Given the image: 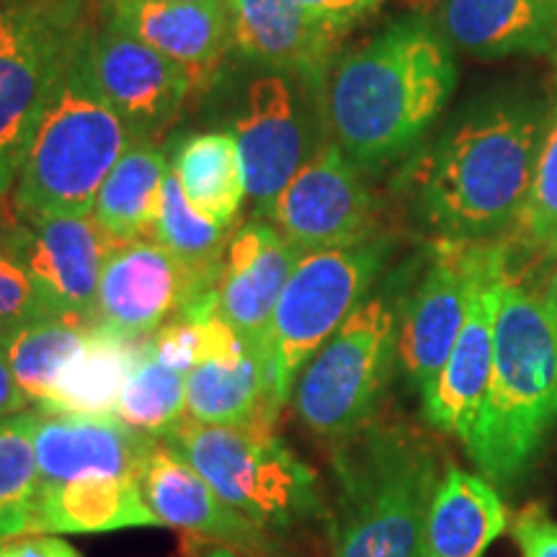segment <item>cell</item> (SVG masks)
I'll return each mask as SVG.
<instances>
[{
  "instance_id": "10",
  "label": "cell",
  "mask_w": 557,
  "mask_h": 557,
  "mask_svg": "<svg viewBox=\"0 0 557 557\" xmlns=\"http://www.w3.org/2000/svg\"><path fill=\"white\" fill-rule=\"evenodd\" d=\"M269 222L302 253L377 238V205L359 169L333 145L310 152L278 199Z\"/></svg>"
},
{
  "instance_id": "1",
  "label": "cell",
  "mask_w": 557,
  "mask_h": 557,
  "mask_svg": "<svg viewBox=\"0 0 557 557\" xmlns=\"http://www.w3.org/2000/svg\"><path fill=\"white\" fill-rule=\"evenodd\" d=\"M457 67L423 21H398L333 62L323 86L325 124L357 169L406 156L438 120Z\"/></svg>"
},
{
  "instance_id": "6",
  "label": "cell",
  "mask_w": 557,
  "mask_h": 557,
  "mask_svg": "<svg viewBox=\"0 0 557 557\" xmlns=\"http://www.w3.org/2000/svg\"><path fill=\"white\" fill-rule=\"evenodd\" d=\"M160 442L176 449L227 506L274 537L325 513L315 472L274 426H207L186 416Z\"/></svg>"
},
{
  "instance_id": "21",
  "label": "cell",
  "mask_w": 557,
  "mask_h": 557,
  "mask_svg": "<svg viewBox=\"0 0 557 557\" xmlns=\"http://www.w3.org/2000/svg\"><path fill=\"white\" fill-rule=\"evenodd\" d=\"M230 18L233 45L248 60L320 90L341 37L297 0H230Z\"/></svg>"
},
{
  "instance_id": "31",
  "label": "cell",
  "mask_w": 557,
  "mask_h": 557,
  "mask_svg": "<svg viewBox=\"0 0 557 557\" xmlns=\"http://www.w3.org/2000/svg\"><path fill=\"white\" fill-rule=\"evenodd\" d=\"M37 496L39 468L29 408L0 421V542L32 534Z\"/></svg>"
},
{
  "instance_id": "28",
  "label": "cell",
  "mask_w": 557,
  "mask_h": 557,
  "mask_svg": "<svg viewBox=\"0 0 557 557\" xmlns=\"http://www.w3.org/2000/svg\"><path fill=\"white\" fill-rule=\"evenodd\" d=\"M169 171V158L156 145H132L120 158V163L111 169L99 197H96V222L120 243L148 238L160 189H163Z\"/></svg>"
},
{
  "instance_id": "11",
  "label": "cell",
  "mask_w": 557,
  "mask_h": 557,
  "mask_svg": "<svg viewBox=\"0 0 557 557\" xmlns=\"http://www.w3.org/2000/svg\"><path fill=\"white\" fill-rule=\"evenodd\" d=\"M230 132L238 145L243 181L256 218L269 220L278 194L310 158L302 81L278 70H263L243 90Z\"/></svg>"
},
{
  "instance_id": "18",
  "label": "cell",
  "mask_w": 557,
  "mask_h": 557,
  "mask_svg": "<svg viewBox=\"0 0 557 557\" xmlns=\"http://www.w3.org/2000/svg\"><path fill=\"white\" fill-rule=\"evenodd\" d=\"M302 256L274 222L263 218L246 222L227 240L218 282V312L250 346L263 348L278 297Z\"/></svg>"
},
{
  "instance_id": "33",
  "label": "cell",
  "mask_w": 557,
  "mask_h": 557,
  "mask_svg": "<svg viewBox=\"0 0 557 557\" xmlns=\"http://www.w3.org/2000/svg\"><path fill=\"white\" fill-rule=\"evenodd\" d=\"M504 240L537 261L557 259V120L542 137L524 207Z\"/></svg>"
},
{
  "instance_id": "14",
  "label": "cell",
  "mask_w": 557,
  "mask_h": 557,
  "mask_svg": "<svg viewBox=\"0 0 557 557\" xmlns=\"http://www.w3.org/2000/svg\"><path fill=\"white\" fill-rule=\"evenodd\" d=\"M218 292L150 238L120 243L103 267L94 325L129 341L150 338L194 299Z\"/></svg>"
},
{
  "instance_id": "32",
  "label": "cell",
  "mask_w": 557,
  "mask_h": 557,
  "mask_svg": "<svg viewBox=\"0 0 557 557\" xmlns=\"http://www.w3.org/2000/svg\"><path fill=\"white\" fill-rule=\"evenodd\" d=\"M186 374L189 372L163 364L150 351L148 338L143 359L124 385L116 416L139 434L163 438L181 418H186Z\"/></svg>"
},
{
  "instance_id": "9",
  "label": "cell",
  "mask_w": 557,
  "mask_h": 557,
  "mask_svg": "<svg viewBox=\"0 0 557 557\" xmlns=\"http://www.w3.org/2000/svg\"><path fill=\"white\" fill-rule=\"evenodd\" d=\"M86 24L83 0L0 3V201L13 191L34 116Z\"/></svg>"
},
{
  "instance_id": "22",
  "label": "cell",
  "mask_w": 557,
  "mask_h": 557,
  "mask_svg": "<svg viewBox=\"0 0 557 557\" xmlns=\"http://www.w3.org/2000/svg\"><path fill=\"white\" fill-rule=\"evenodd\" d=\"M132 527H160L137 478L88 475L39 485L32 534H103Z\"/></svg>"
},
{
  "instance_id": "40",
  "label": "cell",
  "mask_w": 557,
  "mask_h": 557,
  "mask_svg": "<svg viewBox=\"0 0 557 557\" xmlns=\"http://www.w3.org/2000/svg\"><path fill=\"white\" fill-rule=\"evenodd\" d=\"M542 299H545V305L553 312L555 320H557V267L549 271V276L545 278V284H542Z\"/></svg>"
},
{
  "instance_id": "34",
  "label": "cell",
  "mask_w": 557,
  "mask_h": 557,
  "mask_svg": "<svg viewBox=\"0 0 557 557\" xmlns=\"http://www.w3.org/2000/svg\"><path fill=\"white\" fill-rule=\"evenodd\" d=\"M54 315L41 289L16 256L0 243V336L37 318Z\"/></svg>"
},
{
  "instance_id": "43",
  "label": "cell",
  "mask_w": 557,
  "mask_h": 557,
  "mask_svg": "<svg viewBox=\"0 0 557 557\" xmlns=\"http://www.w3.org/2000/svg\"><path fill=\"white\" fill-rule=\"evenodd\" d=\"M555 50H557V41H555Z\"/></svg>"
},
{
  "instance_id": "15",
  "label": "cell",
  "mask_w": 557,
  "mask_h": 557,
  "mask_svg": "<svg viewBox=\"0 0 557 557\" xmlns=\"http://www.w3.org/2000/svg\"><path fill=\"white\" fill-rule=\"evenodd\" d=\"M511 267L506 240L487 243L480 263L475 287L470 295L468 318L459 331L457 344L426 395L423 416L442 434L459 438L468 447L472 429L491 387L493 357H496V310L500 278Z\"/></svg>"
},
{
  "instance_id": "41",
  "label": "cell",
  "mask_w": 557,
  "mask_h": 557,
  "mask_svg": "<svg viewBox=\"0 0 557 557\" xmlns=\"http://www.w3.org/2000/svg\"><path fill=\"white\" fill-rule=\"evenodd\" d=\"M181 3H197V5H209V9H230L227 0H181Z\"/></svg>"
},
{
  "instance_id": "19",
  "label": "cell",
  "mask_w": 557,
  "mask_h": 557,
  "mask_svg": "<svg viewBox=\"0 0 557 557\" xmlns=\"http://www.w3.org/2000/svg\"><path fill=\"white\" fill-rule=\"evenodd\" d=\"M32 413L39 485H60L88 475L139 480L145 459L158 442L116 416H73L41 408H32Z\"/></svg>"
},
{
  "instance_id": "26",
  "label": "cell",
  "mask_w": 557,
  "mask_h": 557,
  "mask_svg": "<svg viewBox=\"0 0 557 557\" xmlns=\"http://www.w3.org/2000/svg\"><path fill=\"white\" fill-rule=\"evenodd\" d=\"M186 416L207 426H274L267 359L250 348L238 361L205 359L186 374Z\"/></svg>"
},
{
  "instance_id": "44",
  "label": "cell",
  "mask_w": 557,
  "mask_h": 557,
  "mask_svg": "<svg viewBox=\"0 0 557 557\" xmlns=\"http://www.w3.org/2000/svg\"><path fill=\"white\" fill-rule=\"evenodd\" d=\"M227 5H230V0H227Z\"/></svg>"
},
{
  "instance_id": "13",
  "label": "cell",
  "mask_w": 557,
  "mask_h": 557,
  "mask_svg": "<svg viewBox=\"0 0 557 557\" xmlns=\"http://www.w3.org/2000/svg\"><path fill=\"white\" fill-rule=\"evenodd\" d=\"M0 243L24 263L54 315L94 325L103 267L120 246L94 214L18 220Z\"/></svg>"
},
{
  "instance_id": "37",
  "label": "cell",
  "mask_w": 557,
  "mask_h": 557,
  "mask_svg": "<svg viewBox=\"0 0 557 557\" xmlns=\"http://www.w3.org/2000/svg\"><path fill=\"white\" fill-rule=\"evenodd\" d=\"M0 557H83L70 542L54 534H26L0 542Z\"/></svg>"
},
{
  "instance_id": "39",
  "label": "cell",
  "mask_w": 557,
  "mask_h": 557,
  "mask_svg": "<svg viewBox=\"0 0 557 557\" xmlns=\"http://www.w3.org/2000/svg\"><path fill=\"white\" fill-rule=\"evenodd\" d=\"M186 557H263L256 553H248V549L225 545V542H207V540H194L186 537Z\"/></svg>"
},
{
  "instance_id": "5",
  "label": "cell",
  "mask_w": 557,
  "mask_h": 557,
  "mask_svg": "<svg viewBox=\"0 0 557 557\" xmlns=\"http://www.w3.org/2000/svg\"><path fill=\"white\" fill-rule=\"evenodd\" d=\"M557 421V320L511 267L500 278L491 387L468 455L493 485H511Z\"/></svg>"
},
{
  "instance_id": "2",
  "label": "cell",
  "mask_w": 557,
  "mask_h": 557,
  "mask_svg": "<svg viewBox=\"0 0 557 557\" xmlns=\"http://www.w3.org/2000/svg\"><path fill=\"white\" fill-rule=\"evenodd\" d=\"M537 152V116L487 109L418 158L416 212L438 240H504L524 207Z\"/></svg>"
},
{
  "instance_id": "7",
  "label": "cell",
  "mask_w": 557,
  "mask_h": 557,
  "mask_svg": "<svg viewBox=\"0 0 557 557\" xmlns=\"http://www.w3.org/2000/svg\"><path fill=\"white\" fill-rule=\"evenodd\" d=\"M400 308L367 297L299 374L292 406L312 436L341 444L369 426L398 361Z\"/></svg>"
},
{
  "instance_id": "4",
  "label": "cell",
  "mask_w": 557,
  "mask_h": 557,
  "mask_svg": "<svg viewBox=\"0 0 557 557\" xmlns=\"http://www.w3.org/2000/svg\"><path fill=\"white\" fill-rule=\"evenodd\" d=\"M438 459L406 423L372 421L333 451L331 557H426Z\"/></svg>"
},
{
  "instance_id": "24",
  "label": "cell",
  "mask_w": 557,
  "mask_h": 557,
  "mask_svg": "<svg viewBox=\"0 0 557 557\" xmlns=\"http://www.w3.org/2000/svg\"><path fill=\"white\" fill-rule=\"evenodd\" d=\"M508 527L498 487L480 472L447 468L429 513L426 557H485Z\"/></svg>"
},
{
  "instance_id": "3",
  "label": "cell",
  "mask_w": 557,
  "mask_h": 557,
  "mask_svg": "<svg viewBox=\"0 0 557 557\" xmlns=\"http://www.w3.org/2000/svg\"><path fill=\"white\" fill-rule=\"evenodd\" d=\"M90 26L67 47L21 150L13 181L18 220L94 214L103 181L137 132L103 99L88 62Z\"/></svg>"
},
{
  "instance_id": "27",
  "label": "cell",
  "mask_w": 557,
  "mask_h": 557,
  "mask_svg": "<svg viewBox=\"0 0 557 557\" xmlns=\"http://www.w3.org/2000/svg\"><path fill=\"white\" fill-rule=\"evenodd\" d=\"M171 171L199 212L233 230L243 201L248 199L233 132L186 135L173 150Z\"/></svg>"
},
{
  "instance_id": "17",
  "label": "cell",
  "mask_w": 557,
  "mask_h": 557,
  "mask_svg": "<svg viewBox=\"0 0 557 557\" xmlns=\"http://www.w3.org/2000/svg\"><path fill=\"white\" fill-rule=\"evenodd\" d=\"M139 485L160 524L178 529L184 537L225 542L263 557H282L278 537L227 506L214 487L160 438L145 459Z\"/></svg>"
},
{
  "instance_id": "8",
  "label": "cell",
  "mask_w": 557,
  "mask_h": 557,
  "mask_svg": "<svg viewBox=\"0 0 557 557\" xmlns=\"http://www.w3.org/2000/svg\"><path fill=\"white\" fill-rule=\"evenodd\" d=\"M385 259L387 243L372 238L357 246L312 250L297 261L261 348L278 410L292 400L308 361L364 302Z\"/></svg>"
},
{
  "instance_id": "29",
  "label": "cell",
  "mask_w": 557,
  "mask_h": 557,
  "mask_svg": "<svg viewBox=\"0 0 557 557\" xmlns=\"http://www.w3.org/2000/svg\"><path fill=\"white\" fill-rule=\"evenodd\" d=\"M227 233L230 227L218 225L191 205L189 197L181 189L176 173L169 171L163 189H160L148 238L176 256L201 282L218 287L222 256H225L227 248Z\"/></svg>"
},
{
  "instance_id": "36",
  "label": "cell",
  "mask_w": 557,
  "mask_h": 557,
  "mask_svg": "<svg viewBox=\"0 0 557 557\" xmlns=\"http://www.w3.org/2000/svg\"><path fill=\"white\" fill-rule=\"evenodd\" d=\"M310 16H315L320 24L329 26L338 37L351 32L359 21L372 16L385 0H297Z\"/></svg>"
},
{
  "instance_id": "16",
  "label": "cell",
  "mask_w": 557,
  "mask_h": 557,
  "mask_svg": "<svg viewBox=\"0 0 557 557\" xmlns=\"http://www.w3.org/2000/svg\"><path fill=\"white\" fill-rule=\"evenodd\" d=\"M88 62L103 99L143 143L169 127L197 88L176 60L107 24L88 34Z\"/></svg>"
},
{
  "instance_id": "23",
  "label": "cell",
  "mask_w": 557,
  "mask_h": 557,
  "mask_svg": "<svg viewBox=\"0 0 557 557\" xmlns=\"http://www.w3.org/2000/svg\"><path fill=\"white\" fill-rule=\"evenodd\" d=\"M442 26L478 58L547 52L557 41V0H444Z\"/></svg>"
},
{
  "instance_id": "38",
  "label": "cell",
  "mask_w": 557,
  "mask_h": 557,
  "mask_svg": "<svg viewBox=\"0 0 557 557\" xmlns=\"http://www.w3.org/2000/svg\"><path fill=\"white\" fill-rule=\"evenodd\" d=\"M29 408L32 403L26 400V395L21 393L16 377H13L9 357H5L3 338H0V421H3V418L24 413V410Z\"/></svg>"
},
{
  "instance_id": "20",
  "label": "cell",
  "mask_w": 557,
  "mask_h": 557,
  "mask_svg": "<svg viewBox=\"0 0 557 557\" xmlns=\"http://www.w3.org/2000/svg\"><path fill=\"white\" fill-rule=\"evenodd\" d=\"M99 21L176 60L205 83L233 47L230 9L181 0H99Z\"/></svg>"
},
{
  "instance_id": "30",
  "label": "cell",
  "mask_w": 557,
  "mask_h": 557,
  "mask_svg": "<svg viewBox=\"0 0 557 557\" xmlns=\"http://www.w3.org/2000/svg\"><path fill=\"white\" fill-rule=\"evenodd\" d=\"M90 323L47 315L3 333V346L21 393L37 408L58 380L65 364L86 344Z\"/></svg>"
},
{
  "instance_id": "25",
  "label": "cell",
  "mask_w": 557,
  "mask_h": 557,
  "mask_svg": "<svg viewBox=\"0 0 557 557\" xmlns=\"http://www.w3.org/2000/svg\"><path fill=\"white\" fill-rule=\"evenodd\" d=\"M148 338L129 341L90 325L86 344L58 374L41 410L114 418L129 374L143 359ZM120 418V416H116Z\"/></svg>"
},
{
  "instance_id": "35",
  "label": "cell",
  "mask_w": 557,
  "mask_h": 557,
  "mask_svg": "<svg viewBox=\"0 0 557 557\" xmlns=\"http://www.w3.org/2000/svg\"><path fill=\"white\" fill-rule=\"evenodd\" d=\"M513 540L521 557H557V521L545 506L529 504L513 517Z\"/></svg>"
},
{
  "instance_id": "12",
  "label": "cell",
  "mask_w": 557,
  "mask_h": 557,
  "mask_svg": "<svg viewBox=\"0 0 557 557\" xmlns=\"http://www.w3.org/2000/svg\"><path fill=\"white\" fill-rule=\"evenodd\" d=\"M487 243L438 240L426 274L400 312L398 364L421 398L457 344Z\"/></svg>"
},
{
  "instance_id": "42",
  "label": "cell",
  "mask_w": 557,
  "mask_h": 557,
  "mask_svg": "<svg viewBox=\"0 0 557 557\" xmlns=\"http://www.w3.org/2000/svg\"><path fill=\"white\" fill-rule=\"evenodd\" d=\"M5 227H9V225H3V222H0V233H3V230H5Z\"/></svg>"
}]
</instances>
